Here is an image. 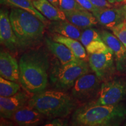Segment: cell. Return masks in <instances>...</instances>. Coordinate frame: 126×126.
<instances>
[{
    "instance_id": "1",
    "label": "cell",
    "mask_w": 126,
    "mask_h": 126,
    "mask_svg": "<svg viewBox=\"0 0 126 126\" xmlns=\"http://www.w3.org/2000/svg\"><path fill=\"white\" fill-rule=\"evenodd\" d=\"M19 83L25 91L36 94L45 91L50 67L48 55L42 50H32L20 57Z\"/></svg>"
},
{
    "instance_id": "2",
    "label": "cell",
    "mask_w": 126,
    "mask_h": 126,
    "mask_svg": "<svg viewBox=\"0 0 126 126\" xmlns=\"http://www.w3.org/2000/svg\"><path fill=\"white\" fill-rule=\"evenodd\" d=\"M126 118V106L96 105L90 102L77 109L71 117V124L76 126H118Z\"/></svg>"
},
{
    "instance_id": "3",
    "label": "cell",
    "mask_w": 126,
    "mask_h": 126,
    "mask_svg": "<svg viewBox=\"0 0 126 126\" xmlns=\"http://www.w3.org/2000/svg\"><path fill=\"white\" fill-rule=\"evenodd\" d=\"M9 17L19 50H25L40 43L46 27L43 21L29 12L17 8H12Z\"/></svg>"
},
{
    "instance_id": "4",
    "label": "cell",
    "mask_w": 126,
    "mask_h": 126,
    "mask_svg": "<svg viewBox=\"0 0 126 126\" xmlns=\"http://www.w3.org/2000/svg\"><path fill=\"white\" fill-rule=\"evenodd\" d=\"M28 105L51 119L67 117L77 107L73 97L59 90H45L34 94Z\"/></svg>"
},
{
    "instance_id": "5",
    "label": "cell",
    "mask_w": 126,
    "mask_h": 126,
    "mask_svg": "<svg viewBox=\"0 0 126 126\" xmlns=\"http://www.w3.org/2000/svg\"><path fill=\"white\" fill-rule=\"evenodd\" d=\"M89 63L85 60L73 61L61 64L59 61L53 63L49 75L51 83L59 90L72 88L78 79L89 72Z\"/></svg>"
},
{
    "instance_id": "6",
    "label": "cell",
    "mask_w": 126,
    "mask_h": 126,
    "mask_svg": "<svg viewBox=\"0 0 126 126\" xmlns=\"http://www.w3.org/2000/svg\"><path fill=\"white\" fill-rule=\"evenodd\" d=\"M98 97L92 102L96 105H114L126 97V81L122 79H114L104 81L101 84Z\"/></svg>"
},
{
    "instance_id": "7",
    "label": "cell",
    "mask_w": 126,
    "mask_h": 126,
    "mask_svg": "<svg viewBox=\"0 0 126 126\" xmlns=\"http://www.w3.org/2000/svg\"><path fill=\"white\" fill-rule=\"evenodd\" d=\"M100 80L95 74L88 72L79 77L72 87V97L80 101L92 99L100 91Z\"/></svg>"
},
{
    "instance_id": "8",
    "label": "cell",
    "mask_w": 126,
    "mask_h": 126,
    "mask_svg": "<svg viewBox=\"0 0 126 126\" xmlns=\"http://www.w3.org/2000/svg\"><path fill=\"white\" fill-rule=\"evenodd\" d=\"M111 51L108 53L89 54L88 63L90 68L101 81H105L113 74L116 68Z\"/></svg>"
},
{
    "instance_id": "9",
    "label": "cell",
    "mask_w": 126,
    "mask_h": 126,
    "mask_svg": "<svg viewBox=\"0 0 126 126\" xmlns=\"http://www.w3.org/2000/svg\"><path fill=\"white\" fill-rule=\"evenodd\" d=\"M102 40L112 51L116 70L120 73H126V47L113 33L107 31L100 32Z\"/></svg>"
},
{
    "instance_id": "10",
    "label": "cell",
    "mask_w": 126,
    "mask_h": 126,
    "mask_svg": "<svg viewBox=\"0 0 126 126\" xmlns=\"http://www.w3.org/2000/svg\"><path fill=\"white\" fill-rule=\"evenodd\" d=\"M31 94L27 91H19L9 97L0 96V114L1 119H10L19 109L28 103Z\"/></svg>"
},
{
    "instance_id": "11",
    "label": "cell",
    "mask_w": 126,
    "mask_h": 126,
    "mask_svg": "<svg viewBox=\"0 0 126 126\" xmlns=\"http://www.w3.org/2000/svg\"><path fill=\"white\" fill-rule=\"evenodd\" d=\"M0 42L12 53H16L19 50L18 41L12 28L9 13L5 9H1L0 11Z\"/></svg>"
},
{
    "instance_id": "12",
    "label": "cell",
    "mask_w": 126,
    "mask_h": 126,
    "mask_svg": "<svg viewBox=\"0 0 126 126\" xmlns=\"http://www.w3.org/2000/svg\"><path fill=\"white\" fill-rule=\"evenodd\" d=\"M45 116L28 104L16 111L10 120L18 126H34L40 125Z\"/></svg>"
},
{
    "instance_id": "13",
    "label": "cell",
    "mask_w": 126,
    "mask_h": 126,
    "mask_svg": "<svg viewBox=\"0 0 126 126\" xmlns=\"http://www.w3.org/2000/svg\"><path fill=\"white\" fill-rule=\"evenodd\" d=\"M94 16L102 26L111 30L124 21V16L122 8H99L93 12Z\"/></svg>"
},
{
    "instance_id": "14",
    "label": "cell",
    "mask_w": 126,
    "mask_h": 126,
    "mask_svg": "<svg viewBox=\"0 0 126 126\" xmlns=\"http://www.w3.org/2000/svg\"><path fill=\"white\" fill-rule=\"evenodd\" d=\"M0 75L10 81L19 82V63L6 51H1L0 53Z\"/></svg>"
},
{
    "instance_id": "15",
    "label": "cell",
    "mask_w": 126,
    "mask_h": 126,
    "mask_svg": "<svg viewBox=\"0 0 126 126\" xmlns=\"http://www.w3.org/2000/svg\"><path fill=\"white\" fill-rule=\"evenodd\" d=\"M64 13L67 19L79 29L92 28L98 23L92 12L86 9L75 10Z\"/></svg>"
},
{
    "instance_id": "16",
    "label": "cell",
    "mask_w": 126,
    "mask_h": 126,
    "mask_svg": "<svg viewBox=\"0 0 126 126\" xmlns=\"http://www.w3.org/2000/svg\"><path fill=\"white\" fill-rule=\"evenodd\" d=\"M45 42L47 49L56 57L61 64H66L81 60L77 58L64 44L56 42L47 37L45 38Z\"/></svg>"
},
{
    "instance_id": "17",
    "label": "cell",
    "mask_w": 126,
    "mask_h": 126,
    "mask_svg": "<svg viewBox=\"0 0 126 126\" xmlns=\"http://www.w3.org/2000/svg\"><path fill=\"white\" fill-rule=\"evenodd\" d=\"M47 25L48 31L52 33L79 40L81 34L80 29L67 19L54 20L48 23Z\"/></svg>"
},
{
    "instance_id": "18",
    "label": "cell",
    "mask_w": 126,
    "mask_h": 126,
    "mask_svg": "<svg viewBox=\"0 0 126 126\" xmlns=\"http://www.w3.org/2000/svg\"><path fill=\"white\" fill-rule=\"evenodd\" d=\"M32 2L34 7L47 19L51 21L67 19L64 12L48 0H33Z\"/></svg>"
},
{
    "instance_id": "19",
    "label": "cell",
    "mask_w": 126,
    "mask_h": 126,
    "mask_svg": "<svg viewBox=\"0 0 126 126\" xmlns=\"http://www.w3.org/2000/svg\"><path fill=\"white\" fill-rule=\"evenodd\" d=\"M53 39L56 42L65 45L79 59L86 61L87 58L86 49L82 44L79 42L78 40L57 34H54Z\"/></svg>"
},
{
    "instance_id": "20",
    "label": "cell",
    "mask_w": 126,
    "mask_h": 126,
    "mask_svg": "<svg viewBox=\"0 0 126 126\" xmlns=\"http://www.w3.org/2000/svg\"><path fill=\"white\" fill-rule=\"evenodd\" d=\"M1 4L9 6L12 8H17L29 12L43 21L46 25H48V20L34 7L32 0H0Z\"/></svg>"
},
{
    "instance_id": "21",
    "label": "cell",
    "mask_w": 126,
    "mask_h": 126,
    "mask_svg": "<svg viewBox=\"0 0 126 126\" xmlns=\"http://www.w3.org/2000/svg\"><path fill=\"white\" fill-rule=\"evenodd\" d=\"M20 89V85L14 81L0 78V96L9 97L18 93Z\"/></svg>"
},
{
    "instance_id": "22",
    "label": "cell",
    "mask_w": 126,
    "mask_h": 126,
    "mask_svg": "<svg viewBox=\"0 0 126 126\" xmlns=\"http://www.w3.org/2000/svg\"><path fill=\"white\" fill-rule=\"evenodd\" d=\"M100 40H102L100 33L94 28H86L81 31L79 41L85 47L94 41Z\"/></svg>"
},
{
    "instance_id": "23",
    "label": "cell",
    "mask_w": 126,
    "mask_h": 126,
    "mask_svg": "<svg viewBox=\"0 0 126 126\" xmlns=\"http://www.w3.org/2000/svg\"><path fill=\"white\" fill-rule=\"evenodd\" d=\"M59 8L63 12H69L85 9L81 7L76 0H59Z\"/></svg>"
},
{
    "instance_id": "24",
    "label": "cell",
    "mask_w": 126,
    "mask_h": 126,
    "mask_svg": "<svg viewBox=\"0 0 126 126\" xmlns=\"http://www.w3.org/2000/svg\"><path fill=\"white\" fill-rule=\"evenodd\" d=\"M111 31L126 47V22L125 20L113 28Z\"/></svg>"
},
{
    "instance_id": "25",
    "label": "cell",
    "mask_w": 126,
    "mask_h": 126,
    "mask_svg": "<svg viewBox=\"0 0 126 126\" xmlns=\"http://www.w3.org/2000/svg\"><path fill=\"white\" fill-rule=\"evenodd\" d=\"M76 1L83 8L92 12V13L99 9L98 8L94 7L89 0H76Z\"/></svg>"
},
{
    "instance_id": "26",
    "label": "cell",
    "mask_w": 126,
    "mask_h": 126,
    "mask_svg": "<svg viewBox=\"0 0 126 126\" xmlns=\"http://www.w3.org/2000/svg\"><path fill=\"white\" fill-rule=\"evenodd\" d=\"M94 7L98 8H111L113 5L108 0H89Z\"/></svg>"
},
{
    "instance_id": "27",
    "label": "cell",
    "mask_w": 126,
    "mask_h": 126,
    "mask_svg": "<svg viewBox=\"0 0 126 126\" xmlns=\"http://www.w3.org/2000/svg\"><path fill=\"white\" fill-rule=\"evenodd\" d=\"M67 124L64 120L61 119L60 117L54 118L52 119L51 121L50 122H48V123L45 124V126H67Z\"/></svg>"
},
{
    "instance_id": "28",
    "label": "cell",
    "mask_w": 126,
    "mask_h": 126,
    "mask_svg": "<svg viewBox=\"0 0 126 126\" xmlns=\"http://www.w3.org/2000/svg\"><path fill=\"white\" fill-rule=\"evenodd\" d=\"M48 1H49L53 5L55 6V7H56L57 8H59V0H48Z\"/></svg>"
},
{
    "instance_id": "29",
    "label": "cell",
    "mask_w": 126,
    "mask_h": 126,
    "mask_svg": "<svg viewBox=\"0 0 126 126\" xmlns=\"http://www.w3.org/2000/svg\"><path fill=\"white\" fill-rule=\"evenodd\" d=\"M110 3L112 4H116V3H120L123 2L125 0H108Z\"/></svg>"
},
{
    "instance_id": "30",
    "label": "cell",
    "mask_w": 126,
    "mask_h": 126,
    "mask_svg": "<svg viewBox=\"0 0 126 126\" xmlns=\"http://www.w3.org/2000/svg\"><path fill=\"white\" fill-rule=\"evenodd\" d=\"M121 8H122L124 16V20L126 22V4L122 6Z\"/></svg>"
},
{
    "instance_id": "31",
    "label": "cell",
    "mask_w": 126,
    "mask_h": 126,
    "mask_svg": "<svg viewBox=\"0 0 126 126\" xmlns=\"http://www.w3.org/2000/svg\"><path fill=\"white\" fill-rule=\"evenodd\" d=\"M124 125H125V126H126V123H125V124H124Z\"/></svg>"
},
{
    "instance_id": "32",
    "label": "cell",
    "mask_w": 126,
    "mask_h": 126,
    "mask_svg": "<svg viewBox=\"0 0 126 126\" xmlns=\"http://www.w3.org/2000/svg\"><path fill=\"white\" fill-rule=\"evenodd\" d=\"M125 1H126V0H125Z\"/></svg>"
},
{
    "instance_id": "33",
    "label": "cell",
    "mask_w": 126,
    "mask_h": 126,
    "mask_svg": "<svg viewBox=\"0 0 126 126\" xmlns=\"http://www.w3.org/2000/svg\"><path fill=\"white\" fill-rule=\"evenodd\" d=\"M32 1H33V0H32Z\"/></svg>"
}]
</instances>
